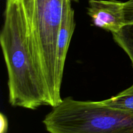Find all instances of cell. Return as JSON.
<instances>
[{
	"label": "cell",
	"instance_id": "6da1fadb",
	"mask_svg": "<svg viewBox=\"0 0 133 133\" xmlns=\"http://www.w3.org/2000/svg\"><path fill=\"white\" fill-rule=\"evenodd\" d=\"M4 19L0 44L7 69L9 103L31 110L50 106L45 81L31 49L25 18L17 0H6Z\"/></svg>",
	"mask_w": 133,
	"mask_h": 133
},
{
	"label": "cell",
	"instance_id": "7a4b0ae2",
	"mask_svg": "<svg viewBox=\"0 0 133 133\" xmlns=\"http://www.w3.org/2000/svg\"><path fill=\"white\" fill-rule=\"evenodd\" d=\"M27 23L31 49L46 84L50 106L61 103L62 84L57 76L58 35L66 6L71 0H17Z\"/></svg>",
	"mask_w": 133,
	"mask_h": 133
},
{
	"label": "cell",
	"instance_id": "3957f363",
	"mask_svg": "<svg viewBox=\"0 0 133 133\" xmlns=\"http://www.w3.org/2000/svg\"><path fill=\"white\" fill-rule=\"evenodd\" d=\"M43 123L49 133H133V111L66 97Z\"/></svg>",
	"mask_w": 133,
	"mask_h": 133
},
{
	"label": "cell",
	"instance_id": "277c9868",
	"mask_svg": "<svg viewBox=\"0 0 133 133\" xmlns=\"http://www.w3.org/2000/svg\"><path fill=\"white\" fill-rule=\"evenodd\" d=\"M88 14L94 25L110 31L119 32L125 25L124 3L118 0H89Z\"/></svg>",
	"mask_w": 133,
	"mask_h": 133
},
{
	"label": "cell",
	"instance_id": "5b68a950",
	"mask_svg": "<svg viewBox=\"0 0 133 133\" xmlns=\"http://www.w3.org/2000/svg\"><path fill=\"white\" fill-rule=\"evenodd\" d=\"M75 29L74 10L71 4L66 6L58 35L57 49V76L59 83L62 84L64 68L70 41Z\"/></svg>",
	"mask_w": 133,
	"mask_h": 133
},
{
	"label": "cell",
	"instance_id": "8992f818",
	"mask_svg": "<svg viewBox=\"0 0 133 133\" xmlns=\"http://www.w3.org/2000/svg\"><path fill=\"white\" fill-rule=\"evenodd\" d=\"M101 103L118 110L133 111V84L116 96L101 101Z\"/></svg>",
	"mask_w": 133,
	"mask_h": 133
},
{
	"label": "cell",
	"instance_id": "52a82bcc",
	"mask_svg": "<svg viewBox=\"0 0 133 133\" xmlns=\"http://www.w3.org/2000/svg\"><path fill=\"white\" fill-rule=\"evenodd\" d=\"M112 35L114 41L127 53L133 65V24L125 25Z\"/></svg>",
	"mask_w": 133,
	"mask_h": 133
},
{
	"label": "cell",
	"instance_id": "ba28073f",
	"mask_svg": "<svg viewBox=\"0 0 133 133\" xmlns=\"http://www.w3.org/2000/svg\"><path fill=\"white\" fill-rule=\"evenodd\" d=\"M123 13L125 25L133 24V0H129L124 3Z\"/></svg>",
	"mask_w": 133,
	"mask_h": 133
},
{
	"label": "cell",
	"instance_id": "9c48e42d",
	"mask_svg": "<svg viewBox=\"0 0 133 133\" xmlns=\"http://www.w3.org/2000/svg\"><path fill=\"white\" fill-rule=\"evenodd\" d=\"M8 129V121L6 116L0 114V133H6Z\"/></svg>",
	"mask_w": 133,
	"mask_h": 133
},
{
	"label": "cell",
	"instance_id": "30bf717a",
	"mask_svg": "<svg viewBox=\"0 0 133 133\" xmlns=\"http://www.w3.org/2000/svg\"><path fill=\"white\" fill-rule=\"evenodd\" d=\"M74 1H79V0H74Z\"/></svg>",
	"mask_w": 133,
	"mask_h": 133
}]
</instances>
